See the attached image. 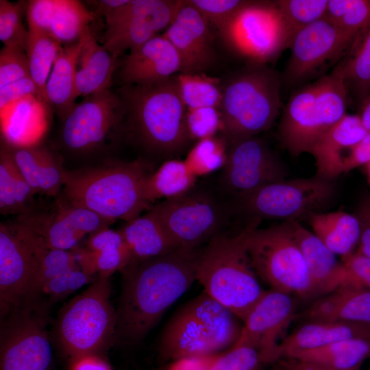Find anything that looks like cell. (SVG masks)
Masks as SVG:
<instances>
[{
    "mask_svg": "<svg viewBox=\"0 0 370 370\" xmlns=\"http://www.w3.org/2000/svg\"><path fill=\"white\" fill-rule=\"evenodd\" d=\"M260 222L251 219L246 239L249 257L258 277L271 290L304 298L317 297L288 222L258 228Z\"/></svg>",
    "mask_w": 370,
    "mask_h": 370,
    "instance_id": "9",
    "label": "cell"
},
{
    "mask_svg": "<svg viewBox=\"0 0 370 370\" xmlns=\"http://www.w3.org/2000/svg\"><path fill=\"white\" fill-rule=\"evenodd\" d=\"M370 23V0H357L337 25L346 34L356 38Z\"/></svg>",
    "mask_w": 370,
    "mask_h": 370,
    "instance_id": "50",
    "label": "cell"
},
{
    "mask_svg": "<svg viewBox=\"0 0 370 370\" xmlns=\"http://www.w3.org/2000/svg\"><path fill=\"white\" fill-rule=\"evenodd\" d=\"M249 225L235 235L219 234L199 249L196 280L214 300L244 321L264 291L249 257Z\"/></svg>",
    "mask_w": 370,
    "mask_h": 370,
    "instance_id": "4",
    "label": "cell"
},
{
    "mask_svg": "<svg viewBox=\"0 0 370 370\" xmlns=\"http://www.w3.org/2000/svg\"><path fill=\"white\" fill-rule=\"evenodd\" d=\"M71 370H110V368L97 354H89L73 360Z\"/></svg>",
    "mask_w": 370,
    "mask_h": 370,
    "instance_id": "57",
    "label": "cell"
},
{
    "mask_svg": "<svg viewBox=\"0 0 370 370\" xmlns=\"http://www.w3.org/2000/svg\"><path fill=\"white\" fill-rule=\"evenodd\" d=\"M365 166H367V175H368V180H369V182L370 183V161L367 163L365 164Z\"/></svg>",
    "mask_w": 370,
    "mask_h": 370,
    "instance_id": "62",
    "label": "cell"
},
{
    "mask_svg": "<svg viewBox=\"0 0 370 370\" xmlns=\"http://www.w3.org/2000/svg\"><path fill=\"white\" fill-rule=\"evenodd\" d=\"M163 34L180 56V73H205L217 62L210 24L186 1Z\"/></svg>",
    "mask_w": 370,
    "mask_h": 370,
    "instance_id": "21",
    "label": "cell"
},
{
    "mask_svg": "<svg viewBox=\"0 0 370 370\" xmlns=\"http://www.w3.org/2000/svg\"><path fill=\"white\" fill-rule=\"evenodd\" d=\"M180 56L164 34L157 35L130 51L119 69L125 85L145 86L165 80L180 73Z\"/></svg>",
    "mask_w": 370,
    "mask_h": 370,
    "instance_id": "23",
    "label": "cell"
},
{
    "mask_svg": "<svg viewBox=\"0 0 370 370\" xmlns=\"http://www.w3.org/2000/svg\"><path fill=\"white\" fill-rule=\"evenodd\" d=\"M282 77L266 64H249L222 86L223 138L228 145L269 130L282 108Z\"/></svg>",
    "mask_w": 370,
    "mask_h": 370,
    "instance_id": "7",
    "label": "cell"
},
{
    "mask_svg": "<svg viewBox=\"0 0 370 370\" xmlns=\"http://www.w3.org/2000/svg\"><path fill=\"white\" fill-rule=\"evenodd\" d=\"M186 1L195 8L217 31L221 29L247 2L243 0H188Z\"/></svg>",
    "mask_w": 370,
    "mask_h": 370,
    "instance_id": "48",
    "label": "cell"
},
{
    "mask_svg": "<svg viewBox=\"0 0 370 370\" xmlns=\"http://www.w3.org/2000/svg\"><path fill=\"white\" fill-rule=\"evenodd\" d=\"M28 3L0 1V40L6 47H18L25 50L28 31L23 25Z\"/></svg>",
    "mask_w": 370,
    "mask_h": 370,
    "instance_id": "43",
    "label": "cell"
},
{
    "mask_svg": "<svg viewBox=\"0 0 370 370\" xmlns=\"http://www.w3.org/2000/svg\"><path fill=\"white\" fill-rule=\"evenodd\" d=\"M355 280L370 289V258L353 253L341 261Z\"/></svg>",
    "mask_w": 370,
    "mask_h": 370,
    "instance_id": "52",
    "label": "cell"
},
{
    "mask_svg": "<svg viewBox=\"0 0 370 370\" xmlns=\"http://www.w3.org/2000/svg\"><path fill=\"white\" fill-rule=\"evenodd\" d=\"M108 277H97L60 311L54 336L62 352L72 360L97 354L116 339V311L110 301Z\"/></svg>",
    "mask_w": 370,
    "mask_h": 370,
    "instance_id": "8",
    "label": "cell"
},
{
    "mask_svg": "<svg viewBox=\"0 0 370 370\" xmlns=\"http://www.w3.org/2000/svg\"><path fill=\"white\" fill-rule=\"evenodd\" d=\"M308 219L313 233L334 254L342 258L354 253L360 236V225L355 214L340 210L318 212Z\"/></svg>",
    "mask_w": 370,
    "mask_h": 370,
    "instance_id": "34",
    "label": "cell"
},
{
    "mask_svg": "<svg viewBox=\"0 0 370 370\" xmlns=\"http://www.w3.org/2000/svg\"><path fill=\"white\" fill-rule=\"evenodd\" d=\"M26 53L29 76L45 101V86L54 62L62 49V44L44 32L28 29Z\"/></svg>",
    "mask_w": 370,
    "mask_h": 370,
    "instance_id": "39",
    "label": "cell"
},
{
    "mask_svg": "<svg viewBox=\"0 0 370 370\" xmlns=\"http://www.w3.org/2000/svg\"><path fill=\"white\" fill-rule=\"evenodd\" d=\"M275 1L286 23L290 45L293 37L298 32L325 16L328 3V0Z\"/></svg>",
    "mask_w": 370,
    "mask_h": 370,
    "instance_id": "42",
    "label": "cell"
},
{
    "mask_svg": "<svg viewBox=\"0 0 370 370\" xmlns=\"http://www.w3.org/2000/svg\"><path fill=\"white\" fill-rule=\"evenodd\" d=\"M218 32L224 45L249 64H266L290 47L275 1H247Z\"/></svg>",
    "mask_w": 370,
    "mask_h": 370,
    "instance_id": "11",
    "label": "cell"
},
{
    "mask_svg": "<svg viewBox=\"0 0 370 370\" xmlns=\"http://www.w3.org/2000/svg\"><path fill=\"white\" fill-rule=\"evenodd\" d=\"M195 187L151 208L175 243L192 249L221 234L227 214L212 195Z\"/></svg>",
    "mask_w": 370,
    "mask_h": 370,
    "instance_id": "14",
    "label": "cell"
},
{
    "mask_svg": "<svg viewBox=\"0 0 370 370\" xmlns=\"http://www.w3.org/2000/svg\"><path fill=\"white\" fill-rule=\"evenodd\" d=\"M215 354L183 357L173 360L169 361L162 370H211Z\"/></svg>",
    "mask_w": 370,
    "mask_h": 370,
    "instance_id": "55",
    "label": "cell"
},
{
    "mask_svg": "<svg viewBox=\"0 0 370 370\" xmlns=\"http://www.w3.org/2000/svg\"><path fill=\"white\" fill-rule=\"evenodd\" d=\"M197 179L184 160H166L147 175L144 184L146 199L151 204L182 195L195 186Z\"/></svg>",
    "mask_w": 370,
    "mask_h": 370,
    "instance_id": "38",
    "label": "cell"
},
{
    "mask_svg": "<svg viewBox=\"0 0 370 370\" xmlns=\"http://www.w3.org/2000/svg\"><path fill=\"white\" fill-rule=\"evenodd\" d=\"M199 248L180 247L152 258L131 262L116 311V339L136 342L196 280Z\"/></svg>",
    "mask_w": 370,
    "mask_h": 370,
    "instance_id": "1",
    "label": "cell"
},
{
    "mask_svg": "<svg viewBox=\"0 0 370 370\" xmlns=\"http://www.w3.org/2000/svg\"><path fill=\"white\" fill-rule=\"evenodd\" d=\"M304 258L317 297L322 296L346 283H357L336 254L299 221H287Z\"/></svg>",
    "mask_w": 370,
    "mask_h": 370,
    "instance_id": "24",
    "label": "cell"
},
{
    "mask_svg": "<svg viewBox=\"0 0 370 370\" xmlns=\"http://www.w3.org/2000/svg\"><path fill=\"white\" fill-rule=\"evenodd\" d=\"M119 92L128 129L145 149L169 160L186 148L192 139L177 75L149 85H125Z\"/></svg>",
    "mask_w": 370,
    "mask_h": 370,
    "instance_id": "2",
    "label": "cell"
},
{
    "mask_svg": "<svg viewBox=\"0 0 370 370\" xmlns=\"http://www.w3.org/2000/svg\"><path fill=\"white\" fill-rule=\"evenodd\" d=\"M335 193L334 181L315 175L271 183L236 199L241 210L252 219L300 221L326 206Z\"/></svg>",
    "mask_w": 370,
    "mask_h": 370,
    "instance_id": "12",
    "label": "cell"
},
{
    "mask_svg": "<svg viewBox=\"0 0 370 370\" xmlns=\"http://www.w3.org/2000/svg\"><path fill=\"white\" fill-rule=\"evenodd\" d=\"M82 38L75 80L76 97L110 88L116 68V58L96 41L89 27Z\"/></svg>",
    "mask_w": 370,
    "mask_h": 370,
    "instance_id": "32",
    "label": "cell"
},
{
    "mask_svg": "<svg viewBox=\"0 0 370 370\" xmlns=\"http://www.w3.org/2000/svg\"><path fill=\"white\" fill-rule=\"evenodd\" d=\"M186 125L192 140L215 136L223 130L221 112L212 107L187 109Z\"/></svg>",
    "mask_w": 370,
    "mask_h": 370,
    "instance_id": "46",
    "label": "cell"
},
{
    "mask_svg": "<svg viewBox=\"0 0 370 370\" xmlns=\"http://www.w3.org/2000/svg\"><path fill=\"white\" fill-rule=\"evenodd\" d=\"M360 118L365 128L370 132V95L361 106Z\"/></svg>",
    "mask_w": 370,
    "mask_h": 370,
    "instance_id": "60",
    "label": "cell"
},
{
    "mask_svg": "<svg viewBox=\"0 0 370 370\" xmlns=\"http://www.w3.org/2000/svg\"><path fill=\"white\" fill-rule=\"evenodd\" d=\"M354 40L325 16L303 28L291 43L282 82L290 87L306 84L328 63L339 59Z\"/></svg>",
    "mask_w": 370,
    "mask_h": 370,
    "instance_id": "17",
    "label": "cell"
},
{
    "mask_svg": "<svg viewBox=\"0 0 370 370\" xmlns=\"http://www.w3.org/2000/svg\"><path fill=\"white\" fill-rule=\"evenodd\" d=\"M238 320L203 291L167 321L158 342L159 356L169 362L221 353L237 341L242 328Z\"/></svg>",
    "mask_w": 370,
    "mask_h": 370,
    "instance_id": "6",
    "label": "cell"
},
{
    "mask_svg": "<svg viewBox=\"0 0 370 370\" xmlns=\"http://www.w3.org/2000/svg\"><path fill=\"white\" fill-rule=\"evenodd\" d=\"M291 295L265 291L249 311L234 345H247L262 353L272 364L280 359L279 339L296 316Z\"/></svg>",
    "mask_w": 370,
    "mask_h": 370,
    "instance_id": "20",
    "label": "cell"
},
{
    "mask_svg": "<svg viewBox=\"0 0 370 370\" xmlns=\"http://www.w3.org/2000/svg\"><path fill=\"white\" fill-rule=\"evenodd\" d=\"M97 278L77 266L47 282L42 293L48 295L51 301H56L84 284L92 283Z\"/></svg>",
    "mask_w": 370,
    "mask_h": 370,
    "instance_id": "47",
    "label": "cell"
},
{
    "mask_svg": "<svg viewBox=\"0 0 370 370\" xmlns=\"http://www.w3.org/2000/svg\"><path fill=\"white\" fill-rule=\"evenodd\" d=\"M46 105L38 97L31 96L1 110L3 143L15 147L36 145L46 128Z\"/></svg>",
    "mask_w": 370,
    "mask_h": 370,
    "instance_id": "30",
    "label": "cell"
},
{
    "mask_svg": "<svg viewBox=\"0 0 370 370\" xmlns=\"http://www.w3.org/2000/svg\"><path fill=\"white\" fill-rule=\"evenodd\" d=\"M288 358L336 370H360L370 358V338L344 340L324 347L296 353Z\"/></svg>",
    "mask_w": 370,
    "mask_h": 370,
    "instance_id": "36",
    "label": "cell"
},
{
    "mask_svg": "<svg viewBox=\"0 0 370 370\" xmlns=\"http://www.w3.org/2000/svg\"><path fill=\"white\" fill-rule=\"evenodd\" d=\"M80 267L89 274L110 278L123 271L132 261L125 241L119 230L103 228L87 238L85 247L77 249Z\"/></svg>",
    "mask_w": 370,
    "mask_h": 370,
    "instance_id": "28",
    "label": "cell"
},
{
    "mask_svg": "<svg viewBox=\"0 0 370 370\" xmlns=\"http://www.w3.org/2000/svg\"><path fill=\"white\" fill-rule=\"evenodd\" d=\"M47 307L38 299L1 319L0 370H49L53 352Z\"/></svg>",
    "mask_w": 370,
    "mask_h": 370,
    "instance_id": "13",
    "label": "cell"
},
{
    "mask_svg": "<svg viewBox=\"0 0 370 370\" xmlns=\"http://www.w3.org/2000/svg\"><path fill=\"white\" fill-rule=\"evenodd\" d=\"M357 0H328L325 17L338 25Z\"/></svg>",
    "mask_w": 370,
    "mask_h": 370,
    "instance_id": "56",
    "label": "cell"
},
{
    "mask_svg": "<svg viewBox=\"0 0 370 370\" xmlns=\"http://www.w3.org/2000/svg\"><path fill=\"white\" fill-rule=\"evenodd\" d=\"M221 182L236 198L286 178L283 162L262 139L253 136L228 145Z\"/></svg>",
    "mask_w": 370,
    "mask_h": 370,
    "instance_id": "19",
    "label": "cell"
},
{
    "mask_svg": "<svg viewBox=\"0 0 370 370\" xmlns=\"http://www.w3.org/2000/svg\"><path fill=\"white\" fill-rule=\"evenodd\" d=\"M304 323L280 342V359L341 341L370 338V324L331 321Z\"/></svg>",
    "mask_w": 370,
    "mask_h": 370,
    "instance_id": "29",
    "label": "cell"
},
{
    "mask_svg": "<svg viewBox=\"0 0 370 370\" xmlns=\"http://www.w3.org/2000/svg\"><path fill=\"white\" fill-rule=\"evenodd\" d=\"M295 319L370 324V289L358 283L343 284L317 297Z\"/></svg>",
    "mask_w": 370,
    "mask_h": 370,
    "instance_id": "25",
    "label": "cell"
},
{
    "mask_svg": "<svg viewBox=\"0 0 370 370\" xmlns=\"http://www.w3.org/2000/svg\"><path fill=\"white\" fill-rule=\"evenodd\" d=\"M355 214L360 223V236L354 253L370 258V199L360 206Z\"/></svg>",
    "mask_w": 370,
    "mask_h": 370,
    "instance_id": "53",
    "label": "cell"
},
{
    "mask_svg": "<svg viewBox=\"0 0 370 370\" xmlns=\"http://www.w3.org/2000/svg\"><path fill=\"white\" fill-rule=\"evenodd\" d=\"M284 362L295 370H336L324 366L299 360L292 358H281Z\"/></svg>",
    "mask_w": 370,
    "mask_h": 370,
    "instance_id": "58",
    "label": "cell"
},
{
    "mask_svg": "<svg viewBox=\"0 0 370 370\" xmlns=\"http://www.w3.org/2000/svg\"><path fill=\"white\" fill-rule=\"evenodd\" d=\"M127 0H102L97 1V7L94 12L96 17L97 16H104L110 10L119 7L127 2Z\"/></svg>",
    "mask_w": 370,
    "mask_h": 370,
    "instance_id": "59",
    "label": "cell"
},
{
    "mask_svg": "<svg viewBox=\"0 0 370 370\" xmlns=\"http://www.w3.org/2000/svg\"><path fill=\"white\" fill-rule=\"evenodd\" d=\"M49 248L16 218L0 223L1 319L12 310L38 299L36 281Z\"/></svg>",
    "mask_w": 370,
    "mask_h": 370,
    "instance_id": "10",
    "label": "cell"
},
{
    "mask_svg": "<svg viewBox=\"0 0 370 370\" xmlns=\"http://www.w3.org/2000/svg\"><path fill=\"white\" fill-rule=\"evenodd\" d=\"M148 174L140 159L66 170L61 195L112 222H125L149 208L144 189Z\"/></svg>",
    "mask_w": 370,
    "mask_h": 370,
    "instance_id": "3",
    "label": "cell"
},
{
    "mask_svg": "<svg viewBox=\"0 0 370 370\" xmlns=\"http://www.w3.org/2000/svg\"><path fill=\"white\" fill-rule=\"evenodd\" d=\"M370 161V132L348 152L344 160V173Z\"/></svg>",
    "mask_w": 370,
    "mask_h": 370,
    "instance_id": "54",
    "label": "cell"
},
{
    "mask_svg": "<svg viewBox=\"0 0 370 370\" xmlns=\"http://www.w3.org/2000/svg\"><path fill=\"white\" fill-rule=\"evenodd\" d=\"M181 97L187 109L212 107L219 109L222 99L220 79L205 73L177 74Z\"/></svg>",
    "mask_w": 370,
    "mask_h": 370,
    "instance_id": "40",
    "label": "cell"
},
{
    "mask_svg": "<svg viewBox=\"0 0 370 370\" xmlns=\"http://www.w3.org/2000/svg\"><path fill=\"white\" fill-rule=\"evenodd\" d=\"M184 1L127 0L104 15L103 47L115 58L157 36L171 23Z\"/></svg>",
    "mask_w": 370,
    "mask_h": 370,
    "instance_id": "16",
    "label": "cell"
},
{
    "mask_svg": "<svg viewBox=\"0 0 370 370\" xmlns=\"http://www.w3.org/2000/svg\"><path fill=\"white\" fill-rule=\"evenodd\" d=\"M348 98L340 62L330 73L299 87L280 118L278 136L282 145L295 157L310 153L319 138L347 114Z\"/></svg>",
    "mask_w": 370,
    "mask_h": 370,
    "instance_id": "5",
    "label": "cell"
},
{
    "mask_svg": "<svg viewBox=\"0 0 370 370\" xmlns=\"http://www.w3.org/2000/svg\"><path fill=\"white\" fill-rule=\"evenodd\" d=\"M119 230L130 251L131 262L157 257L180 247L152 208L125 221Z\"/></svg>",
    "mask_w": 370,
    "mask_h": 370,
    "instance_id": "31",
    "label": "cell"
},
{
    "mask_svg": "<svg viewBox=\"0 0 370 370\" xmlns=\"http://www.w3.org/2000/svg\"><path fill=\"white\" fill-rule=\"evenodd\" d=\"M27 76L29 62L25 50L4 46L0 51V87Z\"/></svg>",
    "mask_w": 370,
    "mask_h": 370,
    "instance_id": "49",
    "label": "cell"
},
{
    "mask_svg": "<svg viewBox=\"0 0 370 370\" xmlns=\"http://www.w3.org/2000/svg\"><path fill=\"white\" fill-rule=\"evenodd\" d=\"M339 62L348 97L362 106L370 95V23L358 33Z\"/></svg>",
    "mask_w": 370,
    "mask_h": 370,
    "instance_id": "37",
    "label": "cell"
},
{
    "mask_svg": "<svg viewBox=\"0 0 370 370\" xmlns=\"http://www.w3.org/2000/svg\"><path fill=\"white\" fill-rule=\"evenodd\" d=\"M273 370H295L286 365L282 359H280L275 362Z\"/></svg>",
    "mask_w": 370,
    "mask_h": 370,
    "instance_id": "61",
    "label": "cell"
},
{
    "mask_svg": "<svg viewBox=\"0 0 370 370\" xmlns=\"http://www.w3.org/2000/svg\"><path fill=\"white\" fill-rule=\"evenodd\" d=\"M125 117L121 97L110 88L86 97L63 119L61 141L75 154L101 149Z\"/></svg>",
    "mask_w": 370,
    "mask_h": 370,
    "instance_id": "15",
    "label": "cell"
},
{
    "mask_svg": "<svg viewBox=\"0 0 370 370\" xmlns=\"http://www.w3.org/2000/svg\"><path fill=\"white\" fill-rule=\"evenodd\" d=\"M3 143L36 195L56 197L61 194L66 169L51 151L36 145L15 147Z\"/></svg>",
    "mask_w": 370,
    "mask_h": 370,
    "instance_id": "27",
    "label": "cell"
},
{
    "mask_svg": "<svg viewBox=\"0 0 370 370\" xmlns=\"http://www.w3.org/2000/svg\"><path fill=\"white\" fill-rule=\"evenodd\" d=\"M28 29L44 32L62 43L77 42L96 18L76 0H32L27 8Z\"/></svg>",
    "mask_w": 370,
    "mask_h": 370,
    "instance_id": "22",
    "label": "cell"
},
{
    "mask_svg": "<svg viewBox=\"0 0 370 370\" xmlns=\"http://www.w3.org/2000/svg\"><path fill=\"white\" fill-rule=\"evenodd\" d=\"M36 193L14 164L3 143L0 151V212L18 217L36 205Z\"/></svg>",
    "mask_w": 370,
    "mask_h": 370,
    "instance_id": "35",
    "label": "cell"
},
{
    "mask_svg": "<svg viewBox=\"0 0 370 370\" xmlns=\"http://www.w3.org/2000/svg\"><path fill=\"white\" fill-rule=\"evenodd\" d=\"M16 219L36 234L49 249L64 250L78 248L85 237L108 227L113 223L70 203L61 194L52 204H36Z\"/></svg>",
    "mask_w": 370,
    "mask_h": 370,
    "instance_id": "18",
    "label": "cell"
},
{
    "mask_svg": "<svg viewBox=\"0 0 370 370\" xmlns=\"http://www.w3.org/2000/svg\"><path fill=\"white\" fill-rule=\"evenodd\" d=\"M77 266H79L77 249L74 250L48 249L42 257L36 277V297H38L47 282Z\"/></svg>",
    "mask_w": 370,
    "mask_h": 370,
    "instance_id": "45",
    "label": "cell"
},
{
    "mask_svg": "<svg viewBox=\"0 0 370 370\" xmlns=\"http://www.w3.org/2000/svg\"><path fill=\"white\" fill-rule=\"evenodd\" d=\"M368 133L359 115L343 116L319 138L310 153L315 161L316 175L334 181L344 173L347 154Z\"/></svg>",
    "mask_w": 370,
    "mask_h": 370,
    "instance_id": "26",
    "label": "cell"
},
{
    "mask_svg": "<svg viewBox=\"0 0 370 370\" xmlns=\"http://www.w3.org/2000/svg\"><path fill=\"white\" fill-rule=\"evenodd\" d=\"M83 45L82 36L75 42L62 48L58 54L45 86L46 103L63 117L75 106V80Z\"/></svg>",
    "mask_w": 370,
    "mask_h": 370,
    "instance_id": "33",
    "label": "cell"
},
{
    "mask_svg": "<svg viewBox=\"0 0 370 370\" xmlns=\"http://www.w3.org/2000/svg\"><path fill=\"white\" fill-rule=\"evenodd\" d=\"M31 96L41 99L39 90L30 76L7 84L0 87V110Z\"/></svg>",
    "mask_w": 370,
    "mask_h": 370,
    "instance_id": "51",
    "label": "cell"
},
{
    "mask_svg": "<svg viewBox=\"0 0 370 370\" xmlns=\"http://www.w3.org/2000/svg\"><path fill=\"white\" fill-rule=\"evenodd\" d=\"M270 364L259 350L247 345H233L214 355L211 370H262Z\"/></svg>",
    "mask_w": 370,
    "mask_h": 370,
    "instance_id": "44",
    "label": "cell"
},
{
    "mask_svg": "<svg viewBox=\"0 0 370 370\" xmlns=\"http://www.w3.org/2000/svg\"><path fill=\"white\" fill-rule=\"evenodd\" d=\"M228 144L217 136L197 140L184 160L197 177L223 169L227 156Z\"/></svg>",
    "mask_w": 370,
    "mask_h": 370,
    "instance_id": "41",
    "label": "cell"
}]
</instances>
